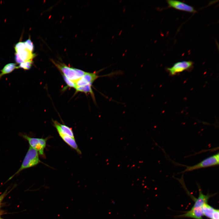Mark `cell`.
Returning <instances> with one entry per match:
<instances>
[{
    "instance_id": "cell-12",
    "label": "cell",
    "mask_w": 219,
    "mask_h": 219,
    "mask_svg": "<svg viewBox=\"0 0 219 219\" xmlns=\"http://www.w3.org/2000/svg\"><path fill=\"white\" fill-rule=\"evenodd\" d=\"M216 209L208 205L207 203H205L202 207L203 215L210 219H213Z\"/></svg>"
},
{
    "instance_id": "cell-1",
    "label": "cell",
    "mask_w": 219,
    "mask_h": 219,
    "mask_svg": "<svg viewBox=\"0 0 219 219\" xmlns=\"http://www.w3.org/2000/svg\"><path fill=\"white\" fill-rule=\"evenodd\" d=\"M209 197L208 195L203 194L200 190L199 196L195 200V203L191 210L180 216L181 217H191L195 219H203L202 217L204 215L202 207L205 203H207Z\"/></svg>"
},
{
    "instance_id": "cell-17",
    "label": "cell",
    "mask_w": 219,
    "mask_h": 219,
    "mask_svg": "<svg viewBox=\"0 0 219 219\" xmlns=\"http://www.w3.org/2000/svg\"><path fill=\"white\" fill-rule=\"evenodd\" d=\"M24 43L26 48L33 52L34 50V46L30 37Z\"/></svg>"
},
{
    "instance_id": "cell-7",
    "label": "cell",
    "mask_w": 219,
    "mask_h": 219,
    "mask_svg": "<svg viewBox=\"0 0 219 219\" xmlns=\"http://www.w3.org/2000/svg\"><path fill=\"white\" fill-rule=\"evenodd\" d=\"M193 63L191 61H182L176 63L170 68H167L171 75H173L191 68Z\"/></svg>"
},
{
    "instance_id": "cell-13",
    "label": "cell",
    "mask_w": 219,
    "mask_h": 219,
    "mask_svg": "<svg viewBox=\"0 0 219 219\" xmlns=\"http://www.w3.org/2000/svg\"><path fill=\"white\" fill-rule=\"evenodd\" d=\"M18 68L16 64L14 63H9L5 65L1 70L0 79L4 75L12 72L16 69Z\"/></svg>"
},
{
    "instance_id": "cell-2",
    "label": "cell",
    "mask_w": 219,
    "mask_h": 219,
    "mask_svg": "<svg viewBox=\"0 0 219 219\" xmlns=\"http://www.w3.org/2000/svg\"><path fill=\"white\" fill-rule=\"evenodd\" d=\"M52 61L63 76L75 83L86 72L81 70L69 67L63 63L53 60Z\"/></svg>"
},
{
    "instance_id": "cell-20",
    "label": "cell",
    "mask_w": 219,
    "mask_h": 219,
    "mask_svg": "<svg viewBox=\"0 0 219 219\" xmlns=\"http://www.w3.org/2000/svg\"><path fill=\"white\" fill-rule=\"evenodd\" d=\"M7 194V192H5L0 196V204H1V202H2L3 200V199L5 197V196H6V195Z\"/></svg>"
},
{
    "instance_id": "cell-19",
    "label": "cell",
    "mask_w": 219,
    "mask_h": 219,
    "mask_svg": "<svg viewBox=\"0 0 219 219\" xmlns=\"http://www.w3.org/2000/svg\"><path fill=\"white\" fill-rule=\"evenodd\" d=\"M15 60L17 63L20 64L23 63L19 57L18 53L16 52L15 54Z\"/></svg>"
},
{
    "instance_id": "cell-6",
    "label": "cell",
    "mask_w": 219,
    "mask_h": 219,
    "mask_svg": "<svg viewBox=\"0 0 219 219\" xmlns=\"http://www.w3.org/2000/svg\"><path fill=\"white\" fill-rule=\"evenodd\" d=\"M114 73H111L102 76H99L97 72H88L85 73L76 82L77 87H79L87 85H92L94 82L98 78L101 77H105L112 75Z\"/></svg>"
},
{
    "instance_id": "cell-22",
    "label": "cell",
    "mask_w": 219,
    "mask_h": 219,
    "mask_svg": "<svg viewBox=\"0 0 219 219\" xmlns=\"http://www.w3.org/2000/svg\"></svg>"
},
{
    "instance_id": "cell-10",
    "label": "cell",
    "mask_w": 219,
    "mask_h": 219,
    "mask_svg": "<svg viewBox=\"0 0 219 219\" xmlns=\"http://www.w3.org/2000/svg\"><path fill=\"white\" fill-rule=\"evenodd\" d=\"M63 140L71 148L75 150L78 154L82 153L77 144L75 138L61 134H58Z\"/></svg>"
},
{
    "instance_id": "cell-18",
    "label": "cell",
    "mask_w": 219,
    "mask_h": 219,
    "mask_svg": "<svg viewBox=\"0 0 219 219\" xmlns=\"http://www.w3.org/2000/svg\"><path fill=\"white\" fill-rule=\"evenodd\" d=\"M64 80L67 85L70 88H73L75 89L76 87L75 83L67 78L64 76H63Z\"/></svg>"
},
{
    "instance_id": "cell-9",
    "label": "cell",
    "mask_w": 219,
    "mask_h": 219,
    "mask_svg": "<svg viewBox=\"0 0 219 219\" xmlns=\"http://www.w3.org/2000/svg\"><path fill=\"white\" fill-rule=\"evenodd\" d=\"M54 126L58 134H61L75 138L72 129L69 127L60 123L57 120H53Z\"/></svg>"
},
{
    "instance_id": "cell-11",
    "label": "cell",
    "mask_w": 219,
    "mask_h": 219,
    "mask_svg": "<svg viewBox=\"0 0 219 219\" xmlns=\"http://www.w3.org/2000/svg\"><path fill=\"white\" fill-rule=\"evenodd\" d=\"M20 59L23 62L30 60H32L36 54L27 49L18 53Z\"/></svg>"
},
{
    "instance_id": "cell-5",
    "label": "cell",
    "mask_w": 219,
    "mask_h": 219,
    "mask_svg": "<svg viewBox=\"0 0 219 219\" xmlns=\"http://www.w3.org/2000/svg\"><path fill=\"white\" fill-rule=\"evenodd\" d=\"M20 136L28 141L30 146L36 150L39 154L43 156H44V150L49 137L44 138H35L24 134H21Z\"/></svg>"
},
{
    "instance_id": "cell-21",
    "label": "cell",
    "mask_w": 219,
    "mask_h": 219,
    "mask_svg": "<svg viewBox=\"0 0 219 219\" xmlns=\"http://www.w3.org/2000/svg\"><path fill=\"white\" fill-rule=\"evenodd\" d=\"M0 219H3V218H1V217H0Z\"/></svg>"
},
{
    "instance_id": "cell-8",
    "label": "cell",
    "mask_w": 219,
    "mask_h": 219,
    "mask_svg": "<svg viewBox=\"0 0 219 219\" xmlns=\"http://www.w3.org/2000/svg\"><path fill=\"white\" fill-rule=\"evenodd\" d=\"M167 2L169 7L176 9L193 13H195L196 12V11L192 6L180 1L168 0L167 1Z\"/></svg>"
},
{
    "instance_id": "cell-14",
    "label": "cell",
    "mask_w": 219,
    "mask_h": 219,
    "mask_svg": "<svg viewBox=\"0 0 219 219\" xmlns=\"http://www.w3.org/2000/svg\"><path fill=\"white\" fill-rule=\"evenodd\" d=\"M92 85H87L83 86L77 87L75 89L76 92H82L85 93H89L91 94L93 98L94 99V95L92 88Z\"/></svg>"
},
{
    "instance_id": "cell-15",
    "label": "cell",
    "mask_w": 219,
    "mask_h": 219,
    "mask_svg": "<svg viewBox=\"0 0 219 219\" xmlns=\"http://www.w3.org/2000/svg\"><path fill=\"white\" fill-rule=\"evenodd\" d=\"M33 63V60H30L24 62L19 64V66H18V68H22L25 70H27L30 69Z\"/></svg>"
},
{
    "instance_id": "cell-16",
    "label": "cell",
    "mask_w": 219,
    "mask_h": 219,
    "mask_svg": "<svg viewBox=\"0 0 219 219\" xmlns=\"http://www.w3.org/2000/svg\"><path fill=\"white\" fill-rule=\"evenodd\" d=\"M16 53H19L26 49L24 42H19L16 44L14 47Z\"/></svg>"
},
{
    "instance_id": "cell-3",
    "label": "cell",
    "mask_w": 219,
    "mask_h": 219,
    "mask_svg": "<svg viewBox=\"0 0 219 219\" xmlns=\"http://www.w3.org/2000/svg\"><path fill=\"white\" fill-rule=\"evenodd\" d=\"M41 162L38 152L30 146L20 167L9 179L23 170L36 166Z\"/></svg>"
},
{
    "instance_id": "cell-4",
    "label": "cell",
    "mask_w": 219,
    "mask_h": 219,
    "mask_svg": "<svg viewBox=\"0 0 219 219\" xmlns=\"http://www.w3.org/2000/svg\"><path fill=\"white\" fill-rule=\"evenodd\" d=\"M219 163V154L218 152L209 157L199 163L192 166H186V169L181 173L190 172L199 169L218 165Z\"/></svg>"
}]
</instances>
